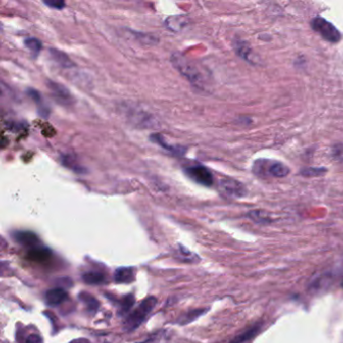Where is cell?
I'll list each match as a JSON object with an SVG mask.
<instances>
[{"label":"cell","mask_w":343,"mask_h":343,"mask_svg":"<svg viewBox=\"0 0 343 343\" xmlns=\"http://www.w3.org/2000/svg\"><path fill=\"white\" fill-rule=\"evenodd\" d=\"M171 62L174 68L183 76L185 77L190 83H192L197 87L203 86V76L199 69L192 65L188 60H186L182 55L179 53H175L171 57Z\"/></svg>","instance_id":"cell-1"},{"label":"cell","mask_w":343,"mask_h":343,"mask_svg":"<svg viewBox=\"0 0 343 343\" xmlns=\"http://www.w3.org/2000/svg\"><path fill=\"white\" fill-rule=\"evenodd\" d=\"M156 298L149 297L141 302V304L137 307V309L129 314L127 319L124 321V329L126 331H133L138 328L141 323L145 320V318L150 314L153 308L156 305Z\"/></svg>","instance_id":"cell-2"},{"label":"cell","mask_w":343,"mask_h":343,"mask_svg":"<svg viewBox=\"0 0 343 343\" xmlns=\"http://www.w3.org/2000/svg\"><path fill=\"white\" fill-rule=\"evenodd\" d=\"M312 27L327 41L338 42L341 39V33L339 30L331 22L320 16L313 19Z\"/></svg>","instance_id":"cell-3"},{"label":"cell","mask_w":343,"mask_h":343,"mask_svg":"<svg viewBox=\"0 0 343 343\" xmlns=\"http://www.w3.org/2000/svg\"><path fill=\"white\" fill-rule=\"evenodd\" d=\"M185 173L189 178L204 186H212L214 183L212 172L204 165L189 166L185 169Z\"/></svg>","instance_id":"cell-4"},{"label":"cell","mask_w":343,"mask_h":343,"mask_svg":"<svg viewBox=\"0 0 343 343\" xmlns=\"http://www.w3.org/2000/svg\"><path fill=\"white\" fill-rule=\"evenodd\" d=\"M220 187L225 193L232 198H241L247 194V188L244 185L233 178H223L220 181Z\"/></svg>","instance_id":"cell-5"},{"label":"cell","mask_w":343,"mask_h":343,"mask_svg":"<svg viewBox=\"0 0 343 343\" xmlns=\"http://www.w3.org/2000/svg\"><path fill=\"white\" fill-rule=\"evenodd\" d=\"M47 86H48L51 92L53 93V95L55 96V98L58 99V101H60L63 104L72 103V100H73L72 95L66 87H64L61 84L55 83L53 81H48Z\"/></svg>","instance_id":"cell-6"},{"label":"cell","mask_w":343,"mask_h":343,"mask_svg":"<svg viewBox=\"0 0 343 343\" xmlns=\"http://www.w3.org/2000/svg\"><path fill=\"white\" fill-rule=\"evenodd\" d=\"M13 237L18 243L30 249L38 247L39 243L37 235L31 231H16L13 233Z\"/></svg>","instance_id":"cell-7"},{"label":"cell","mask_w":343,"mask_h":343,"mask_svg":"<svg viewBox=\"0 0 343 343\" xmlns=\"http://www.w3.org/2000/svg\"><path fill=\"white\" fill-rule=\"evenodd\" d=\"M44 298H45L46 304H48L50 306H57L63 303L68 298V294L62 288H55V289L48 290L45 293Z\"/></svg>","instance_id":"cell-8"},{"label":"cell","mask_w":343,"mask_h":343,"mask_svg":"<svg viewBox=\"0 0 343 343\" xmlns=\"http://www.w3.org/2000/svg\"><path fill=\"white\" fill-rule=\"evenodd\" d=\"M52 257V252L43 247H36L30 249L27 253V258L33 262H47Z\"/></svg>","instance_id":"cell-9"},{"label":"cell","mask_w":343,"mask_h":343,"mask_svg":"<svg viewBox=\"0 0 343 343\" xmlns=\"http://www.w3.org/2000/svg\"><path fill=\"white\" fill-rule=\"evenodd\" d=\"M116 283H131L134 281V271L129 267L118 268L114 273Z\"/></svg>","instance_id":"cell-10"},{"label":"cell","mask_w":343,"mask_h":343,"mask_svg":"<svg viewBox=\"0 0 343 343\" xmlns=\"http://www.w3.org/2000/svg\"><path fill=\"white\" fill-rule=\"evenodd\" d=\"M186 24H187V20H186V17H184L183 15L170 16L165 21L166 27L173 31L181 30Z\"/></svg>","instance_id":"cell-11"},{"label":"cell","mask_w":343,"mask_h":343,"mask_svg":"<svg viewBox=\"0 0 343 343\" xmlns=\"http://www.w3.org/2000/svg\"><path fill=\"white\" fill-rule=\"evenodd\" d=\"M52 59L57 62L60 66L63 68H72L74 66V63L71 61V59L63 52L57 50V48H51L50 51Z\"/></svg>","instance_id":"cell-12"},{"label":"cell","mask_w":343,"mask_h":343,"mask_svg":"<svg viewBox=\"0 0 343 343\" xmlns=\"http://www.w3.org/2000/svg\"><path fill=\"white\" fill-rule=\"evenodd\" d=\"M268 172L275 177H286L290 170L289 168L283 164L282 162H271L268 167Z\"/></svg>","instance_id":"cell-13"},{"label":"cell","mask_w":343,"mask_h":343,"mask_svg":"<svg viewBox=\"0 0 343 343\" xmlns=\"http://www.w3.org/2000/svg\"><path fill=\"white\" fill-rule=\"evenodd\" d=\"M28 95H29L30 98L37 104L39 114L41 115V116H43V117H47L48 114H50V109H48V107L46 106V104L44 103V101L42 100L41 95H40L37 91H35V90H33V89L28 90Z\"/></svg>","instance_id":"cell-14"},{"label":"cell","mask_w":343,"mask_h":343,"mask_svg":"<svg viewBox=\"0 0 343 343\" xmlns=\"http://www.w3.org/2000/svg\"><path fill=\"white\" fill-rule=\"evenodd\" d=\"M150 139H151L153 142L157 143V144H158L159 146H161L162 148H164L165 150H167V151H171V152H174V153H176V154H180L182 151H184V149L181 148V147H174V146L168 144V143L165 141L164 137H163L162 135H160V134H152V135L150 136Z\"/></svg>","instance_id":"cell-15"},{"label":"cell","mask_w":343,"mask_h":343,"mask_svg":"<svg viewBox=\"0 0 343 343\" xmlns=\"http://www.w3.org/2000/svg\"><path fill=\"white\" fill-rule=\"evenodd\" d=\"M261 329V324H256L253 327H251L250 329H248L246 332L241 333L240 335L236 336L233 340H231L230 343H246L248 342L249 340L253 339L255 336H257V334L259 333Z\"/></svg>","instance_id":"cell-16"},{"label":"cell","mask_w":343,"mask_h":343,"mask_svg":"<svg viewBox=\"0 0 343 343\" xmlns=\"http://www.w3.org/2000/svg\"><path fill=\"white\" fill-rule=\"evenodd\" d=\"M83 280L90 285H99L105 282V276L99 272H88L83 275Z\"/></svg>","instance_id":"cell-17"},{"label":"cell","mask_w":343,"mask_h":343,"mask_svg":"<svg viewBox=\"0 0 343 343\" xmlns=\"http://www.w3.org/2000/svg\"><path fill=\"white\" fill-rule=\"evenodd\" d=\"M249 218L258 224H269L271 223L270 216L262 211H253L249 213Z\"/></svg>","instance_id":"cell-18"},{"label":"cell","mask_w":343,"mask_h":343,"mask_svg":"<svg viewBox=\"0 0 343 343\" xmlns=\"http://www.w3.org/2000/svg\"><path fill=\"white\" fill-rule=\"evenodd\" d=\"M24 44L32 54H34V56H37L39 54V52L41 51V47H42L40 40L37 39V38H34V37L26 38L24 40Z\"/></svg>","instance_id":"cell-19"},{"label":"cell","mask_w":343,"mask_h":343,"mask_svg":"<svg viewBox=\"0 0 343 343\" xmlns=\"http://www.w3.org/2000/svg\"><path fill=\"white\" fill-rule=\"evenodd\" d=\"M80 299L85 303V305L90 309V310H97L99 307V302L98 300H96L92 295L83 292L80 293Z\"/></svg>","instance_id":"cell-20"},{"label":"cell","mask_w":343,"mask_h":343,"mask_svg":"<svg viewBox=\"0 0 343 343\" xmlns=\"http://www.w3.org/2000/svg\"><path fill=\"white\" fill-rule=\"evenodd\" d=\"M207 310L206 309H197V310H192L189 311L188 313H186L183 317H181V324H187L193 320H195L197 318H199L201 315H203Z\"/></svg>","instance_id":"cell-21"},{"label":"cell","mask_w":343,"mask_h":343,"mask_svg":"<svg viewBox=\"0 0 343 343\" xmlns=\"http://www.w3.org/2000/svg\"><path fill=\"white\" fill-rule=\"evenodd\" d=\"M134 304H135V298L133 295L125 296L121 301V315H124L127 312H129Z\"/></svg>","instance_id":"cell-22"},{"label":"cell","mask_w":343,"mask_h":343,"mask_svg":"<svg viewBox=\"0 0 343 343\" xmlns=\"http://www.w3.org/2000/svg\"><path fill=\"white\" fill-rule=\"evenodd\" d=\"M235 50H236V53L243 59L248 60L249 61V57H250V47L248 46L247 43L244 42H237L236 46H235Z\"/></svg>","instance_id":"cell-23"},{"label":"cell","mask_w":343,"mask_h":343,"mask_svg":"<svg viewBox=\"0 0 343 343\" xmlns=\"http://www.w3.org/2000/svg\"><path fill=\"white\" fill-rule=\"evenodd\" d=\"M327 171L326 168H315V167H310V168H305L304 170L301 171V173L305 176H317L325 173Z\"/></svg>","instance_id":"cell-24"},{"label":"cell","mask_w":343,"mask_h":343,"mask_svg":"<svg viewBox=\"0 0 343 343\" xmlns=\"http://www.w3.org/2000/svg\"><path fill=\"white\" fill-rule=\"evenodd\" d=\"M43 3L47 6H50L51 8H54V9H63L66 6V3L64 1L48 0V1H43Z\"/></svg>","instance_id":"cell-25"},{"label":"cell","mask_w":343,"mask_h":343,"mask_svg":"<svg viewBox=\"0 0 343 343\" xmlns=\"http://www.w3.org/2000/svg\"><path fill=\"white\" fill-rule=\"evenodd\" d=\"M25 343H43L42 339L39 335L36 334H31L26 338V342Z\"/></svg>","instance_id":"cell-26"},{"label":"cell","mask_w":343,"mask_h":343,"mask_svg":"<svg viewBox=\"0 0 343 343\" xmlns=\"http://www.w3.org/2000/svg\"><path fill=\"white\" fill-rule=\"evenodd\" d=\"M342 286H343V284H342Z\"/></svg>","instance_id":"cell-27"},{"label":"cell","mask_w":343,"mask_h":343,"mask_svg":"<svg viewBox=\"0 0 343 343\" xmlns=\"http://www.w3.org/2000/svg\"><path fill=\"white\" fill-rule=\"evenodd\" d=\"M72 343H73V342H72Z\"/></svg>","instance_id":"cell-28"}]
</instances>
